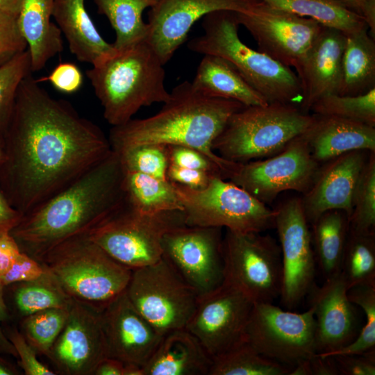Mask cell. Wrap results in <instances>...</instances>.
I'll return each mask as SVG.
<instances>
[{"instance_id": "cell-53", "label": "cell", "mask_w": 375, "mask_h": 375, "mask_svg": "<svg viewBox=\"0 0 375 375\" xmlns=\"http://www.w3.org/2000/svg\"><path fill=\"white\" fill-rule=\"evenodd\" d=\"M3 285L0 282V352L17 357V352L2 331V323L8 317L7 307L3 298Z\"/></svg>"}, {"instance_id": "cell-42", "label": "cell", "mask_w": 375, "mask_h": 375, "mask_svg": "<svg viewBox=\"0 0 375 375\" xmlns=\"http://www.w3.org/2000/svg\"><path fill=\"white\" fill-rule=\"evenodd\" d=\"M17 15L0 11V66L28 49L18 26Z\"/></svg>"}, {"instance_id": "cell-55", "label": "cell", "mask_w": 375, "mask_h": 375, "mask_svg": "<svg viewBox=\"0 0 375 375\" xmlns=\"http://www.w3.org/2000/svg\"><path fill=\"white\" fill-rule=\"evenodd\" d=\"M22 0H0V11H8L18 14Z\"/></svg>"}, {"instance_id": "cell-37", "label": "cell", "mask_w": 375, "mask_h": 375, "mask_svg": "<svg viewBox=\"0 0 375 375\" xmlns=\"http://www.w3.org/2000/svg\"><path fill=\"white\" fill-rule=\"evenodd\" d=\"M349 222L351 232L375 234V152H369L360 174Z\"/></svg>"}, {"instance_id": "cell-47", "label": "cell", "mask_w": 375, "mask_h": 375, "mask_svg": "<svg viewBox=\"0 0 375 375\" xmlns=\"http://www.w3.org/2000/svg\"><path fill=\"white\" fill-rule=\"evenodd\" d=\"M333 358L339 375H374L375 351L363 354H346Z\"/></svg>"}, {"instance_id": "cell-14", "label": "cell", "mask_w": 375, "mask_h": 375, "mask_svg": "<svg viewBox=\"0 0 375 375\" xmlns=\"http://www.w3.org/2000/svg\"><path fill=\"white\" fill-rule=\"evenodd\" d=\"M319 167L301 135L265 160L238 163L227 180L266 203L287 190L305 193Z\"/></svg>"}, {"instance_id": "cell-2", "label": "cell", "mask_w": 375, "mask_h": 375, "mask_svg": "<svg viewBox=\"0 0 375 375\" xmlns=\"http://www.w3.org/2000/svg\"><path fill=\"white\" fill-rule=\"evenodd\" d=\"M124 169L114 151L68 186L22 216L10 231L21 251L40 261L51 249L87 235L125 202Z\"/></svg>"}, {"instance_id": "cell-43", "label": "cell", "mask_w": 375, "mask_h": 375, "mask_svg": "<svg viewBox=\"0 0 375 375\" xmlns=\"http://www.w3.org/2000/svg\"><path fill=\"white\" fill-rule=\"evenodd\" d=\"M169 163L188 169L209 172L224 179L222 169L200 151L183 146H167Z\"/></svg>"}, {"instance_id": "cell-30", "label": "cell", "mask_w": 375, "mask_h": 375, "mask_svg": "<svg viewBox=\"0 0 375 375\" xmlns=\"http://www.w3.org/2000/svg\"><path fill=\"white\" fill-rule=\"evenodd\" d=\"M310 226L316 264L326 280L341 271L349 231V216L342 210H328Z\"/></svg>"}, {"instance_id": "cell-35", "label": "cell", "mask_w": 375, "mask_h": 375, "mask_svg": "<svg viewBox=\"0 0 375 375\" xmlns=\"http://www.w3.org/2000/svg\"><path fill=\"white\" fill-rule=\"evenodd\" d=\"M340 272L349 289L357 285L375 286V234L349 231Z\"/></svg>"}, {"instance_id": "cell-13", "label": "cell", "mask_w": 375, "mask_h": 375, "mask_svg": "<svg viewBox=\"0 0 375 375\" xmlns=\"http://www.w3.org/2000/svg\"><path fill=\"white\" fill-rule=\"evenodd\" d=\"M257 42L258 50L300 72L323 26L316 21L275 8L261 0L251 10L237 12Z\"/></svg>"}, {"instance_id": "cell-21", "label": "cell", "mask_w": 375, "mask_h": 375, "mask_svg": "<svg viewBox=\"0 0 375 375\" xmlns=\"http://www.w3.org/2000/svg\"><path fill=\"white\" fill-rule=\"evenodd\" d=\"M108 357L144 367L162 336L137 310L126 292L101 311Z\"/></svg>"}, {"instance_id": "cell-19", "label": "cell", "mask_w": 375, "mask_h": 375, "mask_svg": "<svg viewBox=\"0 0 375 375\" xmlns=\"http://www.w3.org/2000/svg\"><path fill=\"white\" fill-rule=\"evenodd\" d=\"M107 357L101 311L72 300L65 324L47 358L60 374L93 375Z\"/></svg>"}, {"instance_id": "cell-34", "label": "cell", "mask_w": 375, "mask_h": 375, "mask_svg": "<svg viewBox=\"0 0 375 375\" xmlns=\"http://www.w3.org/2000/svg\"><path fill=\"white\" fill-rule=\"evenodd\" d=\"M292 368L260 355L243 340L212 358L209 375H289Z\"/></svg>"}, {"instance_id": "cell-36", "label": "cell", "mask_w": 375, "mask_h": 375, "mask_svg": "<svg viewBox=\"0 0 375 375\" xmlns=\"http://www.w3.org/2000/svg\"><path fill=\"white\" fill-rule=\"evenodd\" d=\"M15 284L14 302L24 317L48 308H69L72 300L49 272L39 279Z\"/></svg>"}, {"instance_id": "cell-50", "label": "cell", "mask_w": 375, "mask_h": 375, "mask_svg": "<svg viewBox=\"0 0 375 375\" xmlns=\"http://www.w3.org/2000/svg\"><path fill=\"white\" fill-rule=\"evenodd\" d=\"M20 252L17 241L10 233L0 234V278L10 269Z\"/></svg>"}, {"instance_id": "cell-31", "label": "cell", "mask_w": 375, "mask_h": 375, "mask_svg": "<svg viewBox=\"0 0 375 375\" xmlns=\"http://www.w3.org/2000/svg\"><path fill=\"white\" fill-rule=\"evenodd\" d=\"M125 203L144 213L181 210L183 206L173 183L136 172L124 169Z\"/></svg>"}, {"instance_id": "cell-20", "label": "cell", "mask_w": 375, "mask_h": 375, "mask_svg": "<svg viewBox=\"0 0 375 375\" xmlns=\"http://www.w3.org/2000/svg\"><path fill=\"white\" fill-rule=\"evenodd\" d=\"M347 283L340 272L324 280L319 286L315 283L309 290V307L316 322L317 354L326 356L351 342L359 333L355 305L348 297Z\"/></svg>"}, {"instance_id": "cell-40", "label": "cell", "mask_w": 375, "mask_h": 375, "mask_svg": "<svg viewBox=\"0 0 375 375\" xmlns=\"http://www.w3.org/2000/svg\"><path fill=\"white\" fill-rule=\"evenodd\" d=\"M32 73L28 49L0 66V135L10 122L21 82Z\"/></svg>"}, {"instance_id": "cell-11", "label": "cell", "mask_w": 375, "mask_h": 375, "mask_svg": "<svg viewBox=\"0 0 375 375\" xmlns=\"http://www.w3.org/2000/svg\"><path fill=\"white\" fill-rule=\"evenodd\" d=\"M125 292L133 306L162 336L185 328L199 298L162 258L132 269Z\"/></svg>"}, {"instance_id": "cell-49", "label": "cell", "mask_w": 375, "mask_h": 375, "mask_svg": "<svg viewBox=\"0 0 375 375\" xmlns=\"http://www.w3.org/2000/svg\"><path fill=\"white\" fill-rule=\"evenodd\" d=\"M347 9L361 17L375 39V0H335Z\"/></svg>"}, {"instance_id": "cell-24", "label": "cell", "mask_w": 375, "mask_h": 375, "mask_svg": "<svg viewBox=\"0 0 375 375\" xmlns=\"http://www.w3.org/2000/svg\"><path fill=\"white\" fill-rule=\"evenodd\" d=\"M313 115L312 122L302 136L317 162L352 151L375 152V127L336 117Z\"/></svg>"}, {"instance_id": "cell-41", "label": "cell", "mask_w": 375, "mask_h": 375, "mask_svg": "<svg viewBox=\"0 0 375 375\" xmlns=\"http://www.w3.org/2000/svg\"><path fill=\"white\" fill-rule=\"evenodd\" d=\"M115 152L118 154L124 170L167 179V172L169 165L167 146L142 144Z\"/></svg>"}, {"instance_id": "cell-25", "label": "cell", "mask_w": 375, "mask_h": 375, "mask_svg": "<svg viewBox=\"0 0 375 375\" xmlns=\"http://www.w3.org/2000/svg\"><path fill=\"white\" fill-rule=\"evenodd\" d=\"M212 358L186 328L162 336L143 367L144 375H209Z\"/></svg>"}, {"instance_id": "cell-33", "label": "cell", "mask_w": 375, "mask_h": 375, "mask_svg": "<svg viewBox=\"0 0 375 375\" xmlns=\"http://www.w3.org/2000/svg\"><path fill=\"white\" fill-rule=\"evenodd\" d=\"M268 5L296 15L310 18L324 27L345 35L367 27L364 19L335 0H262Z\"/></svg>"}, {"instance_id": "cell-52", "label": "cell", "mask_w": 375, "mask_h": 375, "mask_svg": "<svg viewBox=\"0 0 375 375\" xmlns=\"http://www.w3.org/2000/svg\"><path fill=\"white\" fill-rule=\"evenodd\" d=\"M308 375H339L333 357H322L317 353L308 359Z\"/></svg>"}, {"instance_id": "cell-57", "label": "cell", "mask_w": 375, "mask_h": 375, "mask_svg": "<svg viewBox=\"0 0 375 375\" xmlns=\"http://www.w3.org/2000/svg\"><path fill=\"white\" fill-rule=\"evenodd\" d=\"M4 158V140L3 135H0V165Z\"/></svg>"}, {"instance_id": "cell-22", "label": "cell", "mask_w": 375, "mask_h": 375, "mask_svg": "<svg viewBox=\"0 0 375 375\" xmlns=\"http://www.w3.org/2000/svg\"><path fill=\"white\" fill-rule=\"evenodd\" d=\"M367 159L364 150H356L319 167L311 185L301 198L310 225L331 210H342L349 217L355 188Z\"/></svg>"}, {"instance_id": "cell-28", "label": "cell", "mask_w": 375, "mask_h": 375, "mask_svg": "<svg viewBox=\"0 0 375 375\" xmlns=\"http://www.w3.org/2000/svg\"><path fill=\"white\" fill-rule=\"evenodd\" d=\"M192 84L207 96L234 100L244 106L268 103L232 64L217 56L204 55Z\"/></svg>"}, {"instance_id": "cell-29", "label": "cell", "mask_w": 375, "mask_h": 375, "mask_svg": "<svg viewBox=\"0 0 375 375\" xmlns=\"http://www.w3.org/2000/svg\"><path fill=\"white\" fill-rule=\"evenodd\" d=\"M375 88V39L367 28L346 35L339 95L354 96Z\"/></svg>"}, {"instance_id": "cell-18", "label": "cell", "mask_w": 375, "mask_h": 375, "mask_svg": "<svg viewBox=\"0 0 375 375\" xmlns=\"http://www.w3.org/2000/svg\"><path fill=\"white\" fill-rule=\"evenodd\" d=\"M261 0H156L148 14L146 42L165 65L197 21L217 10L245 12Z\"/></svg>"}, {"instance_id": "cell-5", "label": "cell", "mask_w": 375, "mask_h": 375, "mask_svg": "<svg viewBox=\"0 0 375 375\" xmlns=\"http://www.w3.org/2000/svg\"><path fill=\"white\" fill-rule=\"evenodd\" d=\"M239 26L236 12H212L203 17V33L191 40L188 47L195 53L228 61L268 103H288L300 108L303 93L297 74L244 44L238 35Z\"/></svg>"}, {"instance_id": "cell-23", "label": "cell", "mask_w": 375, "mask_h": 375, "mask_svg": "<svg viewBox=\"0 0 375 375\" xmlns=\"http://www.w3.org/2000/svg\"><path fill=\"white\" fill-rule=\"evenodd\" d=\"M346 35L323 26L297 74L303 101L300 108L308 112L320 98L338 94L342 74V60Z\"/></svg>"}, {"instance_id": "cell-1", "label": "cell", "mask_w": 375, "mask_h": 375, "mask_svg": "<svg viewBox=\"0 0 375 375\" xmlns=\"http://www.w3.org/2000/svg\"><path fill=\"white\" fill-rule=\"evenodd\" d=\"M37 79L21 82L3 134L0 188L24 215L68 186L112 151L108 138Z\"/></svg>"}, {"instance_id": "cell-39", "label": "cell", "mask_w": 375, "mask_h": 375, "mask_svg": "<svg viewBox=\"0 0 375 375\" xmlns=\"http://www.w3.org/2000/svg\"><path fill=\"white\" fill-rule=\"evenodd\" d=\"M68 317V308H48L24 317L23 335L40 354L48 356Z\"/></svg>"}, {"instance_id": "cell-54", "label": "cell", "mask_w": 375, "mask_h": 375, "mask_svg": "<svg viewBox=\"0 0 375 375\" xmlns=\"http://www.w3.org/2000/svg\"><path fill=\"white\" fill-rule=\"evenodd\" d=\"M125 364L111 357L102 360L95 368L93 375H124Z\"/></svg>"}, {"instance_id": "cell-38", "label": "cell", "mask_w": 375, "mask_h": 375, "mask_svg": "<svg viewBox=\"0 0 375 375\" xmlns=\"http://www.w3.org/2000/svg\"><path fill=\"white\" fill-rule=\"evenodd\" d=\"M309 111L355 121L375 127V88L366 93L354 95L329 94L315 101Z\"/></svg>"}, {"instance_id": "cell-12", "label": "cell", "mask_w": 375, "mask_h": 375, "mask_svg": "<svg viewBox=\"0 0 375 375\" xmlns=\"http://www.w3.org/2000/svg\"><path fill=\"white\" fill-rule=\"evenodd\" d=\"M316 322L311 308L303 312L273 303H253L244 340L260 355L292 367L317 353Z\"/></svg>"}, {"instance_id": "cell-46", "label": "cell", "mask_w": 375, "mask_h": 375, "mask_svg": "<svg viewBox=\"0 0 375 375\" xmlns=\"http://www.w3.org/2000/svg\"><path fill=\"white\" fill-rule=\"evenodd\" d=\"M38 82L49 81L58 91L71 94L78 91L83 84V77L80 69L72 62H60L48 76L37 79Z\"/></svg>"}, {"instance_id": "cell-51", "label": "cell", "mask_w": 375, "mask_h": 375, "mask_svg": "<svg viewBox=\"0 0 375 375\" xmlns=\"http://www.w3.org/2000/svg\"><path fill=\"white\" fill-rule=\"evenodd\" d=\"M22 214L8 201L0 188V234L10 233L22 218Z\"/></svg>"}, {"instance_id": "cell-8", "label": "cell", "mask_w": 375, "mask_h": 375, "mask_svg": "<svg viewBox=\"0 0 375 375\" xmlns=\"http://www.w3.org/2000/svg\"><path fill=\"white\" fill-rule=\"evenodd\" d=\"M173 184L183 206L185 225L242 233H262L274 228L275 209L227 179L214 176L199 190Z\"/></svg>"}, {"instance_id": "cell-15", "label": "cell", "mask_w": 375, "mask_h": 375, "mask_svg": "<svg viewBox=\"0 0 375 375\" xmlns=\"http://www.w3.org/2000/svg\"><path fill=\"white\" fill-rule=\"evenodd\" d=\"M222 228L183 225L165 234L164 258L194 290L198 297L224 281Z\"/></svg>"}, {"instance_id": "cell-3", "label": "cell", "mask_w": 375, "mask_h": 375, "mask_svg": "<svg viewBox=\"0 0 375 375\" xmlns=\"http://www.w3.org/2000/svg\"><path fill=\"white\" fill-rule=\"evenodd\" d=\"M244 106L234 100L207 96L185 81L173 88L158 112L112 126L108 140L115 151L149 144L193 148L214 161L228 179L237 163L217 154L212 143L229 117Z\"/></svg>"}, {"instance_id": "cell-9", "label": "cell", "mask_w": 375, "mask_h": 375, "mask_svg": "<svg viewBox=\"0 0 375 375\" xmlns=\"http://www.w3.org/2000/svg\"><path fill=\"white\" fill-rule=\"evenodd\" d=\"M185 224L181 210L144 213L124 202L87 235L119 262L134 269L161 259L165 234Z\"/></svg>"}, {"instance_id": "cell-48", "label": "cell", "mask_w": 375, "mask_h": 375, "mask_svg": "<svg viewBox=\"0 0 375 375\" xmlns=\"http://www.w3.org/2000/svg\"><path fill=\"white\" fill-rule=\"evenodd\" d=\"M215 175L204 171L188 169L169 163L167 179L189 188L199 190L205 188Z\"/></svg>"}, {"instance_id": "cell-4", "label": "cell", "mask_w": 375, "mask_h": 375, "mask_svg": "<svg viewBox=\"0 0 375 375\" xmlns=\"http://www.w3.org/2000/svg\"><path fill=\"white\" fill-rule=\"evenodd\" d=\"M86 75L112 126L127 122L142 107L166 102L170 96L164 65L146 41L115 49Z\"/></svg>"}, {"instance_id": "cell-56", "label": "cell", "mask_w": 375, "mask_h": 375, "mask_svg": "<svg viewBox=\"0 0 375 375\" xmlns=\"http://www.w3.org/2000/svg\"><path fill=\"white\" fill-rule=\"evenodd\" d=\"M17 371L10 364L0 358V375H15Z\"/></svg>"}, {"instance_id": "cell-7", "label": "cell", "mask_w": 375, "mask_h": 375, "mask_svg": "<svg viewBox=\"0 0 375 375\" xmlns=\"http://www.w3.org/2000/svg\"><path fill=\"white\" fill-rule=\"evenodd\" d=\"M313 119V114L292 104L244 106L229 117L214 140L212 149L235 163L267 158L302 135Z\"/></svg>"}, {"instance_id": "cell-45", "label": "cell", "mask_w": 375, "mask_h": 375, "mask_svg": "<svg viewBox=\"0 0 375 375\" xmlns=\"http://www.w3.org/2000/svg\"><path fill=\"white\" fill-rule=\"evenodd\" d=\"M41 262L21 251L10 269L0 278L3 286L39 279L47 274Z\"/></svg>"}, {"instance_id": "cell-17", "label": "cell", "mask_w": 375, "mask_h": 375, "mask_svg": "<svg viewBox=\"0 0 375 375\" xmlns=\"http://www.w3.org/2000/svg\"><path fill=\"white\" fill-rule=\"evenodd\" d=\"M253 303L226 283L199 297L185 328L214 358L244 340Z\"/></svg>"}, {"instance_id": "cell-32", "label": "cell", "mask_w": 375, "mask_h": 375, "mask_svg": "<svg viewBox=\"0 0 375 375\" xmlns=\"http://www.w3.org/2000/svg\"><path fill=\"white\" fill-rule=\"evenodd\" d=\"M99 13L105 15L115 31L112 44L115 49H122L145 41L147 24L142 18L145 9L151 8L156 0H93Z\"/></svg>"}, {"instance_id": "cell-27", "label": "cell", "mask_w": 375, "mask_h": 375, "mask_svg": "<svg viewBox=\"0 0 375 375\" xmlns=\"http://www.w3.org/2000/svg\"><path fill=\"white\" fill-rule=\"evenodd\" d=\"M54 0H22L17 15L19 30L25 39L31 60L32 72L62 52V33L51 21Z\"/></svg>"}, {"instance_id": "cell-6", "label": "cell", "mask_w": 375, "mask_h": 375, "mask_svg": "<svg viewBox=\"0 0 375 375\" xmlns=\"http://www.w3.org/2000/svg\"><path fill=\"white\" fill-rule=\"evenodd\" d=\"M40 262L70 299L99 311L126 291L132 274L88 235L61 243Z\"/></svg>"}, {"instance_id": "cell-44", "label": "cell", "mask_w": 375, "mask_h": 375, "mask_svg": "<svg viewBox=\"0 0 375 375\" xmlns=\"http://www.w3.org/2000/svg\"><path fill=\"white\" fill-rule=\"evenodd\" d=\"M8 338L17 352L19 366L26 375L56 374L38 359L36 350L28 342L23 333L13 330Z\"/></svg>"}, {"instance_id": "cell-16", "label": "cell", "mask_w": 375, "mask_h": 375, "mask_svg": "<svg viewBox=\"0 0 375 375\" xmlns=\"http://www.w3.org/2000/svg\"><path fill=\"white\" fill-rule=\"evenodd\" d=\"M274 228L278 237L282 260L281 303L295 309L315 283L317 264L310 224L301 198L285 200L275 208Z\"/></svg>"}, {"instance_id": "cell-10", "label": "cell", "mask_w": 375, "mask_h": 375, "mask_svg": "<svg viewBox=\"0 0 375 375\" xmlns=\"http://www.w3.org/2000/svg\"><path fill=\"white\" fill-rule=\"evenodd\" d=\"M261 233L226 229L222 241L224 282L253 303H273L282 288L279 244Z\"/></svg>"}, {"instance_id": "cell-26", "label": "cell", "mask_w": 375, "mask_h": 375, "mask_svg": "<svg viewBox=\"0 0 375 375\" xmlns=\"http://www.w3.org/2000/svg\"><path fill=\"white\" fill-rule=\"evenodd\" d=\"M52 16L79 61L94 65L115 50L95 27L85 0H54Z\"/></svg>"}]
</instances>
